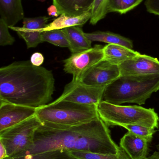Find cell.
Returning <instances> with one entry per match:
<instances>
[{"instance_id":"6da1fadb","label":"cell","mask_w":159,"mask_h":159,"mask_svg":"<svg viewBox=\"0 0 159 159\" xmlns=\"http://www.w3.org/2000/svg\"><path fill=\"white\" fill-rule=\"evenodd\" d=\"M108 126L100 118L72 126L42 124L35 134L33 144L17 157L57 150L100 154H118Z\"/></svg>"},{"instance_id":"7a4b0ae2","label":"cell","mask_w":159,"mask_h":159,"mask_svg":"<svg viewBox=\"0 0 159 159\" xmlns=\"http://www.w3.org/2000/svg\"><path fill=\"white\" fill-rule=\"evenodd\" d=\"M52 72L30 61L0 69V101L38 108L49 103L55 90Z\"/></svg>"},{"instance_id":"3957f363","label":"cell","mask_w":159,"mask_h":159,"mask_svg":"<svg viewBox=\"0 0 159 159\" xmlns=\"http://www.w3.org/2000/svg\"><path fill=\"white\" fill-rule=\"evenodd\" d=\"M159 90V74L120 75L106 86L103 100L115 105L145 104L154 93Z\"/></svg>"},{"instance_id":"277c9868","label":"cell","mask_w":159,"mask_h":159,"mask_svg":"<svg viewBox=\"0 0 159 159\" xmlns=\"http://www.w3.org/2000/svg\"><path fill=\"white\" fill-rule=\"evenodd\" d=\"M35 115L43 124L62 126H75L100 117L97 106L65 101H54L38 107Z\"/></svg>"},{"instance_id":"5b68a950","label":"cell","mask_w":159,"mask_h":159,"mask_svg":"<svg viewBox=\"0 0 159 159\" xmlns=\"http://www.w3.org/2000/svg\"><path fill=\"white\" fill-rule=\"evenodd\" d=\"M100 118L109 126L138 125L150 128H158L159 118L153 108L140 106H122L105 101L97 105Z\"/></svg>"},{"instance_id":"8992f818","label":"cell","mask_w":159,"mask_h":159,"mask_svg":"<svg viewBox=\"0 0 159 159\" xmlns=\"http://www.w3.org/2000/svg\"><path fill=\"white\" fill-rule=\"evenodd\" d=\"M42 124L35 115L0 132V143L5 147L8 157H17L27 150L33 143L35 132Z\"/></svg>"},{"instance_id":"52a82bcc","label":"cell","mask_w":159,"mask_h":159,"mask_svg":"<svg viewBox=\"0 0 159 159\" xmlns=\"http://www.w3.org/2000/svg\"><path fill=\"white\" fill-rule=\"evenodd\" d=\"M106 86H96L72 80L64 87L61 95L55 102L65 101L85 105H98L103 100Z\"/></svg>"},{"instance_id":"ba28073f","label":"cell","mask_w":159,"mask_h":159,"mask_svg":"<svg viewBox=\"0 0 159 159\" xmlns=\"http://www.w3.org/2000/svg\"><path fill=\"white\" fill-rule=\"evenodd\" d=\"M104 47L102 45L96 44L87 50L72 54L63 61V70L72 75L73 80H80L87 71L104 59Z\"/></svg>"},{"instance_id":"9c48e42d","label":"cell","mask_w":159,"mask_h":159,"mask_svg":"<svg viewBox=\"0 0 159 159\" xmlns=\"http://www.w3.org/2000/svg\"><path fill=\"white\" fill-rule=\"evenodd\" d=\"M120 75L119 65L103 59L87 71L79 81L91 86H107Z\"/></svg>"},{"instance_id":"30bf717a","label":"cell","mask_w":159,"mask_h":159,"mask_svg":"<svg viewBox=\"0 0 159 159\" xmlns=\"http://www.w3.org/2000/svg\"><path fill=\"white\" fill-rule=\"evenodd\" d=\"M49 18L39 16L34 18H24L22 27H11L9 29L15 31L20 37L24 39L28 48H35L41 43L42 30L46 28Z\"/></svg>"},{"instance_id":"8fae6325","label":"cell","mask_w":159,"mask_h":159,"mask_svg":"<svg viewBox=\"0 0 159 159\" xmlns=\"http://www.w3.org/2000/svg\"><path fill=\"white\" fill-rule=\"evenodd\" d=\"M36 108L0 101V132L35 116Z\"/></svg>"},{"instance_id":"7c38bea8","label":"cell","mask_w":159,"mask_h":159,"mask_svg":"<svg viewBox=\"0 0 159 159\" xmlns=\"http://www.w3.org/2000/svg\"><path fill=\"white\" fill-rule=\"evenodd\" d=\"M121 75L159 74V61L157 58L141 55L119 65Z\"/></svg>"},{"instance_id":"4fadbf2b","label":"cell","mask_w":159,"mask_h":159,"mask_svg":"<svg viewBox=\"0 0 159 159\" xmlns=\"http://www.w3.org/2000/svg\"><path fill=\"white\" fill-rule=\"evenodd\" d=\"M120 147L131 159H147V158L148 142L130 132L121 138Z\"/></svg>"},{"instance_id":"5bb4252c","label":"cell","mask_w":159,"mask_h":159,"mask_svg":"<svg viewBox=\"0 0 159 159\" xmlns=\"http://www.w3.org/2000/svg\"><path fill=\"white\" fill-rule=\"evenodd\" d=\"M95 0H52L59 15L73 16H81L92 10Z\"/></svg>"},{"instance_id":"9a60e30c","label":"cell","mask_w":159,"mask_h":159,"mask_svg":"<svg viewBox=\"0 0 159 159\" xmlns=\"http://www.w3.org/2000/svg\"><path fill=\"white\" fill-rule=\"evenodd\" d=\"M0 19L8 27H14L24 19L21 0H0Z\"/></svg>"},{"instance_id":"2e32d148","label":"cell","mask_w":159,"mask_h":159,"mask_svg":"<svg viewBox=\"0 0 159 159\" xmlns=\"http://www.w3.org/2000/svg\"><path fill=\"white\" fill-rule=\"evenodd\" d=\"M81 27L73 26L62 30L69 42V48L72 54L79 53L92 48V42L86 36Z\"/></svg>"},{"instance_id":"e0dca14e","label":"cell","mask_w":159,"mask_h":159,"mask_svg":"<svg viewBox=\"0 0 159 159\" xmlns=\"http://www.w3.org/2000/svg\"><path fill=\"white\" fill-rule=\"evenodd\" d=\"M104 54V59L118 65L141 55L133 49L114 44H108L105 46Z\"/></svg>"},{"instance_id":"ac0fdd59","label":"cell","mask_w":159,"mask_h":159,"mask_svg":"<svg viewBox=\"0 0 159 159\" xmlns=\"http://www.w3.org/2000/svg\"><path fill=\"white\" fill-rule=\"evenodd\" d=\"M91 10L77 16L62 14L52 22L48 24L46 28L43 29L42 32L53 30H63L73 26L82 27L91 19Z\"/></svg>"},{"instance_id":"d6986e66","label":"cell","mask_w":159,"mask_h":159,"mask_svg":"<svg viewBox=\"0 0 159 159\" xmlns=\"http://www.w3.org/2000/svg\"><path fill=\"white\" fill-rule=\"evenodd\" d=\"M85 35L91 42H103L123 46L130 49L133 48V43L131 40L111 32L98 31L89 33H85Z\"/></svg>"},{"instance_id":"ffe728a7","label":"cell","mask_w":159,"mask_h":159,"mask_svg":"<svg viewBox=\"0 0 159 159\" xmlns=\"http://www.w3.org/2000/svg\"><path fill=\"white\" fill-rule=\"evenodd\" d=\"M76 159H131L122 148L116 155L100 154L80 151H69Z\"/></svg>"},{"instance_id":"44dd1931","label":"cell","mask_w":159,"mask_h":159,"mask_svg":"<svg viewBox=\"0 0 159 159\" xmlns=\"http://www.w3.org/2000/svg\"><path fill=\"white\" fill-rule=\"evenodd\" d=\"M43 42H48L56 46L69 47V43L62 30H53L46 31L42 33Z\"/></svg>"},{"instance_id":"7402d4cb","label":"cell","mask_w":159,"mask_h":159,"mask_svg":"<svg viewBox=\"0 0 159 159\" xmlns=\"http://www.w3.org/2000/svg\"><path fill=\"white\" fill-rule=\"evenodd\" d=\"M143 0H109L108 13L117 12L125 14L139 5Z\"/></svg>"},{"instance_id":"603a6c76","label":"cell","mask_w":159,"mask_h":159,"mask_svg":"<svg viewBox=\"0 0 159 159\" xmlns=\"http://www.w3.org/2000/svg\"><path fill=\"white\" fill-rule=\"evenodd\" d=\"M5 159H76L66 150L47 151L35 155L7 157Z\"/></svg>"},{"instance_id":"cb8c5ba5","label":"cell","mask_w":159,"mask_h":159,"mask_svg":"<svg viewBox=\"0 0 159 159\" xmlns=\"http://www.w3.org/2000/svg\"><path fill=\"white\" fill-rule=\"evenodd\" d=\"M108 1L109 0H95L91 10V18L90 23L95 25L100 20L105 17L108 14Z\"/></svg>"},{"instance_id":"d4e9b609","label":"cell","mask_w":159,"mask_h":159,"mask_svg":"<svg viewBox=\"0 0 159 159\" xmlns=\"http://www.w3.org/2000/svg\"><path fill=\"white\" fill-rule=\"evenodd\" d=\"M123 128L135 135L146 139L148 143L152 141L153 135L156 132L154 128L138 125H128Z\"/></svg>"},{"instance_id":"484cf974","label":"cell","mask_w":159,"mask_h":159,"mask_svg":"<svg viewBox=\"0 0 159 159\" xmlns=\"http://www.w3.org/2000/svg\"><path fill=\"white\" fill-rule=\"evenodd\" d=\"M9 27L3 20L0 19V46L12 45L15 39L8 31Z\"/></svg>"},{"instance_id":"4316f807","label":"cell","mask_w":159,"mask_h":159,"mask_svg":"<svg viewBox=\"0 0 159 159\" xmlns=\"http://www.w3.org/2000/svg\"><path fill=\"white\" fill-rule=\"evenodd\" d=\"M145 5L149 13L159 16V0H146Z\"/></svg>"},{"instance_id":"83f0119b","label":"cell","mask_w":159,"mask_h":159,"mask_svg":"<svg viewBox=\"0 0 159 159\" xmlns=\"http://www.w3.org/2000/svg\"><path fill=\"white\" fill-rule=\"evenodd\" d=\"M44 57L43 54L39 52H35L33 53L31 56L30 61L31 63L35 66L40 67L44 63Z\"/></svg>"},{"instance_id":"f1b7e54d","label":"cell","mask_w":159,"mask_h":159,"mask_svg":"<svg viewBox=\"0 0 159 159\" xmlns=\"http://www.w3.org/2000/svg\"><path fill=\"white\" fill-rule=\"evenodd\" d=\"M49 16L53 17H57L59 15L58 8L55 5L50 6L47 9Z\"/></svg>"},{"instance_id":"f546056e","label":"cell","mask_w":159,"mask_h":159,"mask_svg":"<svg viewBox=\"0 0 159 159\" xmlns=\"http://www.w3.org/2000/svg\"><path fill=\"white\" fill-rule=\"evenodd\" d=\"M8 157L6 149L2 143H0V159H5Z\"/></svg>"},{"instance_id":"4dcf8cb0","label":"cell","mask_w":159,"mask_h":159,"mask_svg":"<svg viewBox=\"0 0 159 159\" xmlns=\"http://www.w3.org/2000/svg\"><path fill=\"white\" fill-rule=\"evenodd\" d=\"M147 159H159V152H155L152 156L147 157Z\"/></svg>"},{"instance_id":"1f68e13d","label":"cell","mask_w":159,"mask_h":159,"mask_svg":"<svg viewBox=\"0 0 159 159\" xmlns=\"http://www.w3.org/2000/svg\"></svg>"}]
</instances>
